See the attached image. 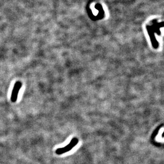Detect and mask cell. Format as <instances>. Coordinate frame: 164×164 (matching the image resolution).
Returning <instances> with one entry per match:
<instances>
[{
  "instance_id": "cell-1",
  "label": "cell",
  "mask_w": 164,
  "mask_h": 164,
  "mask_svg": "<svg viewBox=\"0 0 164 164\" xmlns=\"http://www.w3.org/2000/svg\"><path fill=\"white\" fill-rule=\"evenodd\" d=\"M22 83L20 81H17V82H16V84H14L11 96V101L12 102L15 103L17 101L19 91H20Z\"/></svg>"
},
{
  "instance_id": "cell-2",
  "label": "cell",
  "mask_w": 164,
  "mask_h": 164,
  "mask_svg": "<svg viewBox=\"0 0 164 164\" xmlns=\"http://www.w3.org/2000/svg\"><path fill=\"white\" fill-rule=\"evenodd\" d=\"M78 140L77 139H74L72 140V141H71V142L70 143V144L68 145L67 147H65L62 148H60L59 149H57L56 151V153L58 154H63L64 152H65L66 151H67L70 150V149H71L73 147H74V146H76Z\"/></svg>"
}]
</instances>
